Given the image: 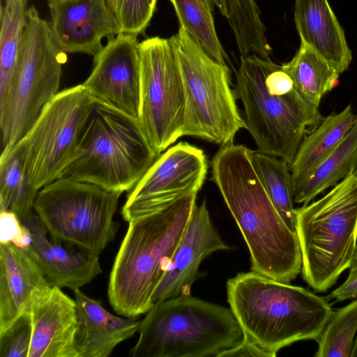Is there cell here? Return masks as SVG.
<instances>
[{
  "mask_svg": "<svg viewBox=\"0 0 357 357\" xmlns=\"http://www.w3.org/2000/svg\"><path fill=\"white\" fill-rule=\"evenodd\" d=\"M252 154L242 144L222 146L211 161L212 180L247 244L251 271L290 283L301 272L298 237L266 194L252 166Z\"/></svg>",
  "mask_w": 357,
  "mask_h": 357,
  "instance_id": "1",
  "label": "cell"
},
{
  "mask_svg": "<svg viewBox=\"0 0 357 357\" xmlns=\"http://www.w3.org/2000/svg\"><path fill=\"white\" fill-rule=\"evenodd\" d=\"M198 192L130 218L108 284L114 310L137 317L153 306V296L190 219Z\"/></svg>",
  "mask_w": 357,
  "mask_h": 357,
  "instance_id": "2",
  "label": "cell"
},
{
  "mask_svg": "<svg viewBox=\"0 0 357 357\" xmlns=\"http://www.w3.org/2000/svg\"><path fill=\"white\" fill-rule=\"evenodd\" d=\"M229 308L244 336L275 357L301 340H317L333 310L326 298L253 271L227 282Z\"/></svg>",
  "mask_w": 357,
  "mask_h": 357,
  "instance_id": "3",
  "label": "cell"
},
{
  "mask_svg": "<svg viewBox=\"0 0 357 357\" xmlns=\"http://www.w3.org/2000/svg\"><path fill=\"white\" fill-rule=\"evenodd\" d=\"M235 93L243 104L245 128L258 151L289 165L304 137L324 118L318 107L296 91L282 66L271 59L241 56Z\"/></svg>",
  "mask_w": 357,
  "mask_h": 357,
  "instance_id": "4",
  "label": "cell"
},
{
  "mask_svg": "<svg viewBox=\"0 0 357 357\" xmlns=\"http://www.w3.org/2000/svg\"><path fill=\"white\" fill-rule=\"evenodd\" d=\"M158 156L137 118L95 100L61 178L121 194L132 190Z\"/></svg>",
  "mask_w": 357,
  "mask_h": 357,
  "instance_id": "5",
  "label": "cell"
},
{
  "mask_svg": "<svg viewBox=\"0 0 357 357\" xmlns=\"http://www.w3.org/2000/svg\"><path fill=\"white\" fill-rule=\"evenodd\" d=\"M139 333L132 357H219L243 339L230 308L190 294L155 303Z\"/></svg>",
  "mask_w": 357,
  "mask_h": 357,
  "instance_id": "6",
  "label": "cell"
},
{
  "mask_svg": "<svg viewBox=\"0 0 357 357\" xmlns=\"http://www.w3.org/2000/svg\"><path fill=\"white\" fill-rule=\"evenodd\" d=\"M295 213L303 278L314 291H326L349 268L357 250V169Z\"/></svg>",
  "mask_w": 357,
  "mask_h": 357,
  "instance_id": "7",
  "label": "cell"
},
{
  "mask_svg": "<svg viewBox=\"0 0 357 357\" xmlns=\"http://www.w3.org/2000/svg\"><path fill=\"white\" fill-rule=\"evenodd\" d=\"M180 73L185 100L182 137L225 146L245 128L231 88L230 69L209 55L179 27L169 38Z\"/></svg>",
  "mask_w": 357,
  "mask_h": 357,
  "instance_id": "8",
  "label": "cell"
},
{
  "mask_svg": "<svg viewBox=\"0 0 357 357\" xmlns=\"http://www.w3.org/2000/svg\"><path fill=\"white\" fill-rule=\"evenodd\" d=\"M66 53L58 46L50 24L31 6L7 95L0 102L2 149L15 145L43 107L59 92Z\"/></svg>",
  "mask_w": 357,
  "mask_h": 357,
  "instance_id": "9",
  "label": "cell"
},
{
  "mask_svg": "<svg viewBox=\"0 0 357 357\" xmlns=\"http://www.w3.org/2000/svg\"><path fill=\"white\" fill-rule=\"evenodd\" d=\"M121 195L59 178L38 191L33 210L54 239L98 256L117 232L114 216Z\"/></svg>",
  "mask_w": 357,
  "mask_h": 357,
  "instance_id": "10",
  "label": "cell"
},
{
  "mask_svg": "<svg viewBox=\"0 0 357 357\" xmlns=\"http://www.w3.org/2000/svg\"><path fill=\"white\" fill-rule=\"evenodd\" d=\"M94 102L82 84L59 91L15 144L38 191L61 177L75 153Z\"/></svg>",
  "mask_w": 357,
  "mask_h": 357,
  "instance_id": "11",
  "label": "cell"
},
{
  "mask_svg": "<svg viewBox=\"0 0 357 357\" xmlns=\"http://www.w3.org/2000/svg\"><path fill=\"white\" fill-rule=\"evenodd\" d=\"M140 102L138 121L157 155L182 137L183 84L169 38L139 43Z\"/></svg>",
  "mask_w": 357,
  "mask_h": 357,
  "instance_id": "12",
  "label": "cell"
},
{
  "mask_svg": "<svg viewBox=\"0 0 357 357\" xmlns=\"http://www.w3.org/2000/svg\"><path fill=\"white\" fill-rule=\"evenodd\" d=\"M208 170L201 149L179 142L159 155L136 185L130 191L121 210L126 221L151 212L180 197L198 192Z\"/></svg>",
  "mask_w": 357,
  "mask_h": 357,
  "instance_id": "13",
  "label": "cell"
},
{
  "mask_svg": "<svg viewBox=\"0 0 357 357\" xmlns=\"http://www.w3.org/2000/svg\"><path fill=\"white\" fill-rule=\"evenodd\" d=\"M140 58L137 35L120 33L94 56V66L82 83L96 101L138 117Z\"/></svg>",
  "mask_w": 357,
  "mask_h": 357,
  "instance_id": "14",
  "label": "cell"
},
{
  "mask_svg": "<svg viewBox=\"0 0 357 357\" xmlns=\"http://www.w3.org/2000/svg\"><path fill=\"white\" fill-rule=\"evenodd\" d=\"M215 228L205 202L195 204L190 219L156 289L153 304L182 294H190L192 284L204 274L201 262L211 253L230 250Z\"/></svg>",
  "mask_w": 357,
  "mask_h": 357,
  "instance_id": "15",
  "label": "cell"
},
{
  "mask_svg": "<svg viewBox=\"0 0 357 357\" xmlns=\"http://www.w3.org/2000/svg\"><path fill=\"white\" fill-rule=\"evenodd\" d=\"M48 4L53 36L66 53L95 56L103 47L104 38L122 33L106 0H59Z\"/></svg>",
  "mask_w": 357,
  "mask_h": 357,
  "instance_id": "16",
  "label": "cell"
},
{
  "mask_svg": "<svg viewBox=\"0 0 357 357\" xmlns=\"http://www.w3.org/2000/svg\"><path fill=\"white\" fill-rule=\"evenodd\" d=\"M52 286L22 248L0 244V335L47 294Z\"/></svg>",
  "mask_w": 357,
  "mask_h": 357,
  "instance_id": "17",
  "label": "cell"
},
{
  "mask_svg": "<svg viewBox=\"0 0 357 357\" xmlns=\"http://www.w3.org/2000/svg\"><path fill=\"white\" fill-rule=\"evenodd\" d=\"M28 232L24 249L38 264L52 287L72 290L89 283L101 274L98 255L66 250L47 237V230L36 213L20 220Z\"/></svg>",
  "mask_w": 357,
  "mask_h": 357,
  "instance_id": "18",
  "label": "cell"
},
{
  "mask_svg": "<svg viewBox=\"0 0 357 357\" xmlns=\"http://www.w3.org/2000/svg\"><path fill=\"white\" fill-rule=\"evenodd\" d=\"M32 326L29 357H77L75 300L59 287L38 300L31 311Z\"/></svg>",
  "mask_w": 357,
  "mask_h": 357,
  "instance_id": "19",
  "label": "cell"
},
{
  "mask_svg": "<svg viewBox=\"0 0 357 357\" xmlns=\"http://www.w3.org/2000/svg\"><path fill=\"white\" fill-rule=\"evenodd\" d=\"M73 292L77 310V357H107L118 344L139 331L141 321L136 317L115 316L79 289Z\"/></svg>",
  "mask_w": 357,
  "mask_h": 357,
  "instance_id": "20",
  "label": "cell"
},
{
  "mask_svg": "<svg viewBox=\"0 0 357 357\" xmlns=\"http://www.w3.org/2000/svg\"><path fill=\"white\" fill-rule=\"evenodd\" d=\"M294 15L301 43L314 50L340 74L347 70L351 52L328 0H295Z\"/></svg>",
  "mask_w": 357,
  "mask_h": 357,
  "instance_id": "21",
  "label": "cell"
},
{
  "mask_svg": "<svg viewBox=\"0 0 357 357\" xmlns=\"http://www.w3.org/2000/svg\"><path fill=\"white\" fill-rule=\"evenodd\" d=\"M351 104L324 117L303 139L290 165L293 192L313 173L344 139L356 120Z\"/></svg>",
  "mask_w": 357,
  "mask_h": 357,
  "instance_id": "22",
  "label": "cell"
},
{
  "mask_svg": "<svg viewBox=\"0 0 357 357\" xmlns=\"http://www.w3.org/2000/svg\"><path fill=\"white\" fill-rule=\"evenodd\" d=\"M357 169V117L333 152L294 192V202L307 204L325 190L335 185Z\"/></svg>",
  "mask_w": 357,
  "mask_h": 357,
  "instance_id": "23",
  "label": "cell"
},
{
  "mask_svg": "<svg viewBox=\"0 0 357 357\" xmlns=\"http://www.w3.org/2000/svg\"><path fill=\"white\" fill-rule=\"evenodd\" d=\"M281 66L291 78L296 91L318 107L323 96L339 83L340 73L303 43L292 59Z\"/></svg>",
  "mask_w": 357,
  "mask_h": 357,
  "instance_id": "24",
  "label": "cell"
},
{
  "mask_svg": "<svg viewBox=\"0 0 357 357\" xmlns=\"http://www.w3.org/2000/svg\"><path fill=\"white\" fill-rule=\"evenodd\" d=\"M38 191L31 185L15 145L2 149L0 157V212L15 214L22 220L33 213Z\"/></svg>",
  "mask_w": 357,
  "mask_h": 357,
  "instance_id": "25",
  "label": "cell"
},
{
  "mask_svg": "<svg viewBox=\"0 0 357 357\" xmlns=\"http://www.w3.org/2000/svg\"><path fill=\"white\" fill-rule=\"evenodd\" d=\"M251 160L273 206L289 228L295 231L296 208L289 164L259 151H252Z\"/></svg>",
  "mask_w": 357,
  "mask_h": 357,
  "instance_id": "26",
  "label": "cell"
},
{
  "mask_svg": "<svg viewBox=\"0 0 357 357\" xmlns=\"http://www.w3.org/2000/svg\"><path fill=\"white\" fill-rule=\"evenodd\" d=\"M180 26L217 62L227 65L228 56L217 34L213 9L206 0H169Z\"/></svg>",
  "mask_w": 357,
  "mask_h": 357,
  "instance_id": "27",
  "label": "cell"
},
{
  "mask_svg": "<svg viewBox=\"0 0 357 357\" xmlns=\"http://www.w3.org/2000/svg\"><path fill=\"white\" fill-rule=\"evenodd\" d=\"M27 0H6L1 7L0 102L5 99L19 55L26 23Z\"/></svg>",
  "mask_w": 357,
  "mask_h": 357,
  "instance_id": "28",
  "label": "cell"
},
{
  "mask_svg": "<svg viewBox=\"0 0 357 357\" xmlns=\"http://www.w3.org/2000/svg\"><path fill=\"white\" fill-rule=\"evenodd\" d=\"M357 335V300L333 311L317 339L315 357H351Z\"/></svg>",
  "mask_w": 357,
  "mask_h": 357,
  "instance_id": "29",
  "label": "cell"
},
{
  "mask_svg": "<svg viewBox=\"0 0 357 357\" xmlns=\"http://www.w3.org/2000/svg\"><path fill=\"white\" fill-rule=\"evenodd\" d=\"M122 33L139 35L149 26L157 0H106Z\"/></svg>",
  "mask_w": 357,
  "mask_h": 357,
  "instance_id": "30",
  "label": "cell"
},
{
  "mask_svg": "<svg viewBox=\"0 0 357 357\" xmlns=\"http://www.w3.org/2000/svg\"><path fill=\"white\" fill-rule=\"evenodd\" d=\"M32 334L30 312L0 335V357H29Z\"/></svg>",
  "mask_w": 357,
  "mask_h": 357,
  "instance_id": "31",
  "label": "cell"
},
{
  "mask_svg": "<svg viewBox=\"0 0 357 357\" xmlns=\"http://www.w3.org/2000/svg\"><path fill=\"white\" fill-rule=\"evenodd\" d=\"M27 240V230L17 216L10 212H0V242L13 243L24 248Z\"/></svg>",
  "mask_w": 357,
  "mask_h": 357,
  "instance_id": "32",
  "label": "cell"
},
{
  "mask_svg": "<svg viewBox=\"0 0 357 357\" xmlns=\"http://www.w3.org/2000/svg\"><path fill=\"white\" fill-rule=\"evenodd\" d=\"M349 275L346 280L328 296L337 302L357 297V250L349 267Z\"/></svg>",
  "mask_w": 357,
  "mask_h": 357,
  "instance_id": "33",
  "label": "cell"
},
{
  "mask_svg": "<svg viewBox=\"0 0 357 357\" xmlns=\"http://www.w3.org/2000/svg\"><path fill=\"white\" fill-rule=\"evenodd\" d=\"M229 356L272 357V355L243 335V339L238 345L223 352L219 357Z\"/></svg>",
  "mask_w": 357,
  "mask_h": 357,
  "instance_id": "34",
  "label": "cell"
},
{
  "mask_svg": "<svg viewBox=\"0 0 357 357\" xmlns=\"http://www.w3.org/2000/svg\"><path fill=\"white\" fill-rule=\"evenodd\" d=\"M211 8L213 9L214 6H215L220 13L225 17H227V1L226 0H206Z\"/></svg>",
  "mask_w": 357,
  "mask_h": 357,
  "instance_id": "35",
  "label": "cell"
},
{
  "mask_svg": "<svg viewBox=\"0 0 357 357\" xmlns=\"http://www.w3.org/2000/svg\"><path fill=\"white\" fill-rule=\"evenodd\" d=\"M351 357H357V335L355 339V342L351 353Z\"/></svg>",
  "mask_w": 357,
  "mask_h": 357,
  "instance_id": "36",
  "label": "cell"
},
{
  "mask_svg": "<svg viewBox=\"0 0 357 357\" xmlns=\"http://www.w3.org/2000/svg\"><path fill=\"white\" fill-rule=\"evenodd\" d=\"M59 0H48V3L57 1Z\"/></svg>",
  "mask_w": 357,
  "mask_h": 357,
  "instance_id": "37",
  "label": "cell"
}]
</instances>
